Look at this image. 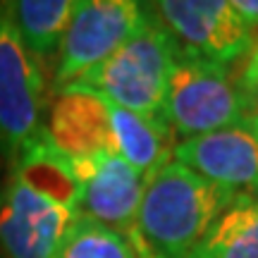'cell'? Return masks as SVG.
Here are the masks:
<instances>
[{"label":"cell","mask_w":258,"mask_h":258,"mask_svg":"<svg viewBox=\"0 0 258 258\" xmlns=\"http://www.w3.org/2000/svg\"><path fill=\"white\" fill-rule=\"evenodd\" d=\"M234 10L241 15V19L249 24L251 29L258 27V0H232Z\"/></svg>","instance_id":"obj_15"},{"label":"cell","mask_w":258,"mask_h":258,"mask_svg":"<svg viewBox=\"0 0 258 258\" xmlns=\"http://www.w3.org/2000/svg\"><path fill=\"white\" fill-rule=\"evenodd\" d=\"M55 258H134V249L122 232L79 218Z\"/></svg>","instance_id":"obj_13"},{"label":"cell","mask_w":258,"mask_h":258,"mask_svg":"<svg viewBox=\"0 0 258 258\" xmlns=\"http://www.w3.org/2000/svg\"><path fill=\"white\" fill-rule=\"evenodd\" d=\"M77 220L72 163L43 132L12 160L0 189V251L5 258H55Z\"/></svg>","instance_id":"obj_1"},{"label":"cell","mask_w":258,"mask_h":258,"mask_svg":"<svg viewBox=\"0 0 258 258\" xmlns=\"http://www.w3.org/2000/svg\"><path fill=\"white\" fill-rule=\"evenodd\" d=\"M77 10V0H19L8 3V12L22 43L36 62L53 55L64 38Z\"/></svg>","instance_id":"obj_11"},{"label":"cell","mask_w":258,"mask_h":258,"mask_svg":"<svg viewBox=\"0 0 258 258\" xmlns=\"http://www.w3.org/2000/svg\"><path fill=\"white\" fill-rule=\"evenodd\" d=\"M186 258H258V199L232 203Z\"/></svg>","instance_id":"obj_12"},{"label":"cell","mask_w":258,"mask_h":258,"mask_svg":"<svg viewBox=\"0 0 258 258\" xmlns=\"http://www.w3.org/2000/svg\"><path fill=\"white\" fill-rule=\"evenodd\" d=\"M46 124L50 144L70 160L96 153H115V103L86 89H64L55 93Z\"/></svg>","instance_id":"obj_10"},{"label":"cell","mask_w":258,"mask_h":258,"mask_svg":"<svg viewBox=\"0 0 258 258\" xmlns=\"http://www.w3.org/2000/svg\"><path fill=\"white\" fill-rule=\"evenodd\" d=\"M70 163L77 177L79 218L122 234L134 230L146 191V177L115 153H96Z\"/></svg>","instance_id":"obj_8"},{"label":"cell","mask_w":258,"mask_h":258,"mask_svg":"<svg viewBox=\"0 0 258 258\" xmlns=\"http://www.w3.org/2000/svg\"><path fill=\"white\" fill-rule=\"evenodd\" d=\"M244 196L225 191L170 160L146 182L134 232L163 258H186L215 220Z\"/></svg>","instance_id":"obj_2"},{"label":"cell","mask_w":258,"mask_h":258,"mask_svg":"<svg viewBox=\"0 0 258 258\" xmlns=\"http://www.w3.org/2000/svg\"><path fill=\"white\" fill-rule=\"evenodd\" d=\"M179 53L182 48L177 46L175 36L151 12L146 24L115 55L64 89H86L101 93L103 98L124 110L163 120L167 84Z\"/></svg>","instance_id":"obj_3"},{"label":"cell","mask_w":258,"mask_h":258,"mask_svg":"<svg viewBox=\"0 0 258 258\" xmlns=\"http://www.w3.org/2000/svg\"><path fill=\"white\" fill-rule=\"evenodd\" d=\"M172 160L234 196L258 199V137L244 122L182 139L175 144Z\"/></svg>","instance_id":"obj_9"},{"label":"cell","mask_w":258,"mask_h":258,"mask_svg":"<svg viewBox=\"0 0 258 258\" xmlns=\"http://www.w3.org/2000/svg\"><path fill=\"white\" fill-rule=\"evenodd\" d=\"M124 237L129 239V244H132V249H134V258H163V256H158L156 251H151V249H148L146 244H144V241L139 239V234H137L134 230L127 232Z\"/></svg>","instance_id":"obj_16"},{"label":"cell","mask_w":258,"mask_h":258,"mask_svg":"<svg viewBox=\"0 0 258 258\" xmlns=\"http://www.w3.org/2000/svg\"><path fill=\"white\" fill-rule=\"evenodd\" d=\"M253 110V96L225 64L179 53L163 103V122L177 137L191 139L241 124Z\"/></svg>","instance_id":"obj_4"},{"label":"cell","mask_w":258,"mask_h":258,"mask_svg":"<svg viewBox=\"0 0 258 258\" xmlns=\"http://www.w3.org/2000/svg\"><path fill=\"white\" fill-rule=\"evenodd\" d=\"M148 8L182 41L184 53L227 67L253 48V29L232 0H160Z\"/></svg>","instance_id":"obj_7"},{"label":"cell","mask_w":258,"mask_h":258,"mask_svg":"<svg viewBox=\"0 0 258 258\" xmlns=\"http://www.w3.org/2000/svg\"><path fill=\"white\" fill-rule=\"evenodd\" d=\"M244 124H246V127H249L251 132H253V134L258 137V108H253V110H251L249 115L244 117Z\"/></svg>","instance_id":"obj_17"},{"label":"cell","mask_w":258,"mask_h":258,"mask_svg":"<svg viewBox=\"0 0 258 258\" xmlns=\"http://www.w3.org/2000/svg\"><path fill=\"white\" fill-rule=\"evenodd\" d=\"M151 10L134 0H77V10L57 48L53 91L77 82L115 55L139 29Z\"/></svg>","instance_id":"obj_5"},{"label":"cell","mask_w":258,"mask_h":258,"mask_svg":"<svg viewBox=\"0 0 258 258\" xmlns=\"http://www.w3.org/2000/svg\"><path fill=\"white\" fill-rule=\"evenodd\" d=\"M241 86L249 96H258V41L253 43L249 53V60L244 64V72H241Z\"/></svg>","instance_id":"obj_14"},{"label":"cell","mask_w":258,"mask_h":258,"mask_svg":"<svg viewBox=\"0 0 258 258\" xmlns=\"http://www.w3.org/2000/svg\"><path fill=\"white\" fill-rule=\"evenodd\" d=\"M43 74L0 5V153L15 158L43 137Z\"/></svg>","instance_id":"obj_6"}]
</instances>
